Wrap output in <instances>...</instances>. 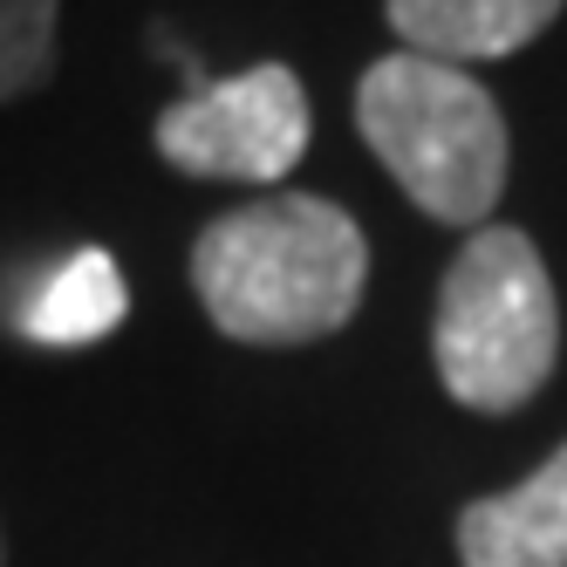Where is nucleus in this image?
Listing matches in <instances>:
<instances>
[{
    "mask_svg": "<svg viewBox=\"0 0 567 567\" xmlns=\"http://www.w3.org/2000/svg\"><path fill=\"white\" fill-rule=\"evenodd\" d=\"M55 69V0H0V103L28 96Z\"/></svg>",
    "mask_w": 567,
    "mask_h": 567,
    "instance_id": "8",
    "label": "nucleus"
},
{
    "mask_svg": "<svg viewBox=\"0 0 567 567\" xmlns=\"http://www.w3.org/2000/svg\"><path fill=\"white\" fill-rule=\"evenodd\" d=\"M308 151V96L301 75L260 62L226 83H192L157 116V157L185 178L226 185H280Z\"/></svg>",
    "mask_w": 567,
    "mask_h": 567,
    "instance_id": "4",
    "label": "nucleus"
},
{
    "mask_svg": "<svg viewBox=\"0 0 567 567\" xmlns=\"http://www.w3.org/2000/svg\"><path fill=\"white\" fill-rule=\"evenodd\" d=\"M0 567H8V554H0Z\"/></svg>",
    "mask_w": 567,
    "mask_h": 567,
    "instance_id": "9",
    "label": "nucleus"
},
{
    "mask_svg": "<svg viewBox=\"0 0 567 567\" xmlns=\"http://www.w3.org/2000/svg\"><path fill=\"white\" fill-rule=\"evenodd\" d=\"M458 560L465 567H567V444L493 499L458 513Z\"/></svg>",
    "mask_w": 567,
    "mask_h": 567,
    "instance_id": "5",
    "label": "nucleus"
},
{
    "mask_svg": "<svg viewBox=\"0 0 567 567\" xmlns=\"http://www.w3.org/2000/svg\"><path fill=\"white\" fill-rule=\"evenodd\" d=\"M355 131L417 213L485 226L506 192V116L465 69L396 49L355 83Z\"/></svg>",
    "mask_w": 567,
    "mask_h": 567,
    "instance_id": "2",
    "label": "nucleus"
},
{
    "mask_svg": "<svg viewBox=\"0 0 567 567\" xmlns=\"http://www.w3.org/2000/svg\"><path fill=\"white\" fill-rule=\"evenodd\" d=\"M362 226L308 192H267L219 213L192 247V288L213 329L254 349H301L336 336L362 301Z\"/></svg>",
    "mask_w": 567,
    "mask_h": 567,
    "instance_id": "1",
    "label": "nucleus"
},
{
    "mask_svg": "<svg viewBox=\"0 0 567 567\" xmlns=\"http://www.w3.org/2000/svg\"><path fill=\"white\" fill-rule=\"evenodd\" d=\"M431 355L465 411L506 417L540 396L560 355V301L540 247L519 226H478L444 267Z\"/></svg>",
    "mask_w": 567,
    "mask_h": 567,
    "instance_id": "3",
    "label": "nucleus"
},
{
    "mask_svg": "<svg viewBox=\"0 0 567 567\" xmlns=\"http://www.w3.org/2000/svg\"><path fill=\"white\" fill-rule=\"evenodd\" d=\"M131 295H124V274H116L110 254H75L69 267H55L34 301L21 308V329L49 349H83V342H103L116 321H124Z\"/></svg>",
    "mask_w": 567,
    "mask_h": 567,
    "instance_id": "7",
    "label": "nucleus"
},
{
    "mask_svg": "<svg viewBox=\"0 0 567 567\" xmlns=\"http://www.w3.org/2000/svg\"><path fill=\"white\" fill-rule=\"evenodd\" d=\"M567 0H383V14L396 28V42L431 62H499L519 55Z\"/></svg>",
    "mask_w": 567,
    "mask_h": 567,
    "instance_id": "6",
    "label": "nucleus"
}]
</instances>
